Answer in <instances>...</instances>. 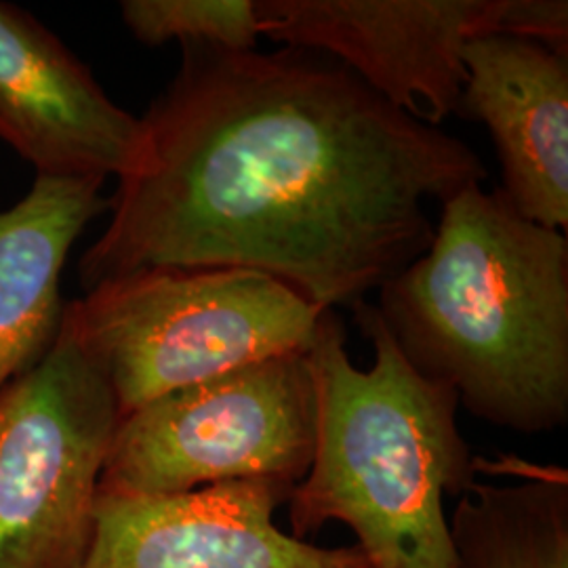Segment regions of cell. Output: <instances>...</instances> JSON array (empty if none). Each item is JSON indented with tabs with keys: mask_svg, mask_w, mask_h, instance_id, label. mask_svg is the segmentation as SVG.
<instances>
[{
	"mask_svg": "<svg viewBox=\"0 0 568 568\" xmlns=\"http://www.w3.org/2000/svg\"><path fill=\"white\" fill-rule=\"evenodd\" d=\"M180 47L81 257L84 291L154 267H243L325 310L354 305L426 251L429 203L487 180L466 142L398 112L342 61Z\"/></svg>",
	"mask_w": 568,
	"mask_h": 568,
	"instance_id": "1",
	"label": "cell"
},
{
	"mask_svg": "<svg viewBox=\"0 0 568 568\" xmlns=\"http://www.w3.org/2000/svg\"><path fill=\"white\" fill-rule=\"evenodd\" d=\"M440 206L426 251L379 286L392 339L476 419L523 436L567 426V232L528 222L499 187Z\"/></svg>",
	"mask_w": 568,
	"mask_h": 568,
	"instance_id": "2",
	"label": "cell"
},
{
	"mask_svg": "<svg viewBox=\"0 0 568 568\" xmlns=\"http://www.w3.org/2000/svg\"><path fill=\"white\" fill-rule=\"evenodd\" d=\"M352 307L375 358L356 368L344 325L326 310L310 349L316 445L286 499L291 537L305 541L342 523L373 568H459L445 497H462L478 469L457 424L459 400L406 363L375 305Z\"/></svg>",
	"mask_w": 568,
	"mask_h": 568,
	"instance_id": "3",
	"label": "cell"
},
{
	"mask_svg": "<svg viewBox=\"0 0 568 568\" xmlns=\"http://www.w3.org/2000/svg\"><path fill=\"white\" fill-rule=\"evenodd\" d=\"M325 307L243 267H154L98 284L65 318L121 417L180 387L310 352Z\"/></svg>",
	"mask_w": 568,
	"mask_h": 568,
	"instance_id": "4",
	"label": "cell"
},
{
	"mask_svg": "<svg viewBox=\"0 0 568 568\" xmlns=\"http://www.w3.org/2000/svg\"><path fill=\"white\" fill-rule=\"evenodd\" d=\"M310 352L241 366L122 417L100 493L178 495L224 483L297 487L316 445Z\"/></svg>",
	"mask_w": 568,
	"mask_h": 568,
	"instance_id": "5",
	"label": "cell"
},
{
	"mask_svg": "<svg viewBox=\"0 0 568 568\" xmlns=\"http://www.w3.org/2000/svg\"><path fill=\"white\" fill-rule=\"evenodd\" d=\"M121 419L63 314L49 356L0 392V568H82Z\"/></svg>",
	"mask_w": 568,
	"mask_h": 568,
	"instance_id": "6",
	"label": "cell"
},
{
	"mask_svg": "<svg viewBox=\"0 0 568 568\" xmlns=\"http://www.w3.org/2000/svg\"><path fill=\"white\" fill-rule=\"evenodd\" d=\"M487 0H255L260 32L342 61L392 108L427 126L459 114L464 47Z\"/></svg>",
	"mask_w": 568,
	"mask_h": 568,
	"instance_id": "7",
	"label": "cell"
},
{
	"mask_svg": "<svg viewBox=\"0 0 568 568\" xmlns=\"http://www.w3.org/2000/svg\"><path fill=\"white\" fill-rule=\"evenodd\" d=\"M288 488L224 483L178 495H98L82 568H373L354 548H318L274 525Z\"/></svg>",
	"mask_w": 568,
	"mask_h": 568,
	"instance_id": "8",
	"label": "cell"
},
{
	"mask_svg": "<svg viewBox=\"0 0 568 568\" xmlns=\"http://www.w3.org/2000/svg\"><path fill=\"white\" fill-rule=\"evenodd\" d=\"M140 119L42 21L0 0V140L37 178H122L135 161Z\"/></svg>",
	"mask_w": 568,
	"mask_h": 568,
	"instance_id": "9",
	"label": "cell"
},
{
	"mask_svg": "<svg viewBox=\"0 0 568 568\" xmlns=\"http://www.w3.org/2000/svg\"><path fill=\"white\" fill-rule=\"evenodd\" d=\"M459 112L488 129L499 192L532 224L568 227V58L539 42L476 37L464 47Z\"/></svg>",
	"mask_w": 568,
	"mask_h": 568,
	"instance_id": "10",
	"label": "cell"
},
{
	"mask_svg": "<svg viewBox=\"0 0 568 568\" xmlns=\"http://www.w3.org/2000/svg\"><path fill=\"white\" fill-rule=\"evenodd\" d=\"M103 183L37 178L0 211V392L41 365L60 337L61 272L84 227L110 209Z\"/></svg>",
	"mask_w": 568,
	"mask_h": 568,
	"instance_id": "11",
	"label": "cell"
},
{
	"mask_svg": "<svg viewBox=\"0 0 568 568\" xmlns=\"http://www.w3.org/2000/svg\"><path fill=\"white\" fill-rule=\"evenodd\" d=\"M448 527L459 568H568V474L528 467L509 485L474 480Z\"/></svg>",
	"mask_w": 568,
	"mask_h": 568,
	"instance_id": "12",
	"label": "cell"
},
{
	"mask_svg": "<svg viewBox=\"0 0 568 568\" xmlns=\"http://www.w3.org/2000/svg\"><path fill=\"white\" fill-rule=\"evenodd\" d=\"M121 16L145 47L178 41L257 51L262 37L255 0H124Z\"/></svg>",
	"mask_w": 568,
	"mask_h": 568,
	"instance_id": "13",
	"label": "cell"
},
{
	"mask_svg": "<svg viewBox=\"0 0 568 568\" xmlns=\"http://www.w3.org/2000/svg\"><path fill=\"white\" fill-rule=\"evenodd\" d=\"M480 37H511L568 58L567 0H487Z\"/></svg>",
	"mask_w": 568,
	"mask_h": 568,
	"instance_id": "14",
	"label": "cell"
}]
</instances>
